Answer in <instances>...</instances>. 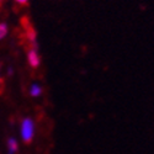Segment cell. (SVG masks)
<instances>
[{"mask_svg": "<svg viewBox=\"0 0 154 154\" xmlns=\"http://www.w3.org/2000/svg\"><path fill=\"white\" fill-rule=\"evenodd\" d=\"M14 2H16V3L20 4V5H23V4H26L29 0H14Z\"/></svg>", "mask_w": 154, "mask_h": 154, "instance_id": "cell-6", "label": "cell"}, {"mask_svg": "<svg viewBox=\"0 0 154 154\" xmlns=\"http://www.w3.org/2000/svg\"><path fill=\"white\" fill-rule=\"evenodd\" d=\"M9 74H12V68H9Z\"/></svg>", "mask_w": 154, "mask_h": 154, "instance_id": "cell-7", "label": "cell"}, {"mask_svg": "<svg viewBox=\"0 0 154 154\" xmlns=\"http://www.w3.org/2000/svg\"><path fill=\"white\" fill-rule=\"evenodd\" d=\"M8 154H16L19 150V142L15 137H9L6 140Z\"/></svg>", "mask_w": 154, "mask_h": 154, "instance_id": "cell-3", "label": "cell"}, {"mask_svg": "<svg viewBox=\"0 0 154 154\" xmlns=\"http://www.w3.org/2000/svg\"><path fill=\"white\" fill-rule=\"evenodd\" d=\"M36 133V123L33 119L25 117L20 123V137L25 143H31Z\"/></svg>", "mask_w": 154, "mask_h": 154, "instance_id": "cell-1", "label": "cell"}, {"mask_svg": "<svg viewBox=\"0 0 154 154\" xmlns=\"http://www.w3.org/2000/svg\"><path fill=\"white\" fill-rule=\"evenodd\" d=\"M43 93V88L38 84V83H33L31 84L30 89H29V94L31 97H38V96H41Z\"/></svg>", "mask_w": 154, "mask_h": 154, "instance_id": "cell-4", "label": "cell"}, {"mask_svg": "<svg viewBox=\"0 0 154 154\" xmlns=\"http://www.w3.org/2000/svg\"><path fill=\"white\" fill-rule=\"evenodd\" d=\"M9 33V26L6 22H0V41L4 40Z\"/></svg>", "mask_w": 154, "mask_h": 154, "instance_id": "cell-5", "label": "cell"}, {"mask_svg": "<svg viewBox=\"0 0 154 154\" xmlns=\"http://www.w3.org/2000/svg\"><path fill=\"white\" fill-rule=\"evenodd\" d=\"M26 59H27V63L31 68H38L41 64V57H40V53H38V49L37 47H31L29 51H27V54H26Z\"/></svg>", "mask_w": 154, "mask_h": 154, "instance_id": "cell-2", "label": "cell"}]
</instances>
